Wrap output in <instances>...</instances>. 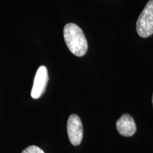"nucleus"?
Returning a JSON list of instances; mask_svg holds the SVG:
<instances>
[{
  "label": "nucleus",
  "instance_id": "1",
  "mask_svg": "<svg viewBox=\"0 0 153 153\" xmlns=\"http://www.w3.org/2000/svg\"><path fill=\"white\" fill-rule=\"evenodd\" d=\"M63 36L68 49L77 57L84 56L87 52L88 43L85 33L81 28L73 23L65 26Z\"/></svg>",
  "mask_w": 153,
  "mask_h": 153
},
{
  "label": "nucleus",
  "instance_id": "2",
  "mask_svg": "<svg viewBox=\"0 0 153 153\" xmlns=\"http://www.w3.org/2000/svg\"><path fill=\"white\" fill-rule=\"evenodd\" d=\"M136 30L142 38H148L153 34V0L145 5L136 23Z\"/></svg>",
  "mask_w": 153,
  "mask_h": 153
},
{
  "label": "nucleus",
  "instance_id": "3",
  "mask_svg": "<svg viewBox=\"0 0 153 153\" xmlns=\"http://www.w3.org/2000/svg\"><path fill=\"white\" fill-rule=\"evenodd\" d=\"M68 137L73 145H79L83 138V127L81 119L76 114H72L68 118L67 125Z\"/></svg>",
  "mask_w": 153,
  "mask_h": 153
},
{
  "label": "nucleus",
  "instance_id": "4",
  "mask_svg": "<svg viewBox=\"0 0 153 153\" xmlns=\"http://www.w3.org/2000/svg\"><path fill=\"white\" fill-rule=\"evenodd\" d=\"M48 82V72L46 67H39L34 78L33 85L31 90V97L33 99H39L45 92Z\"/></svg>",
  "mask_w": 153,
  "mask_h": 153
},
{
  "label": "nucleus",
  "instance_id": "5",
  "mask_svg": "<svg viewBox=\"0 0 153 153\" xmlns=\"http://www.w3.org/2000/svg\"><path fill=\"white\" fill-rule=\"evenodd\" d=\"M116 128L120 135L125 137L133 135L136 132L135 120L131 115L125 114L116 122Z\"/></svg>",
  "mask_w": 153,
  "mask_h": 153
},
{
  "label": "nucleus",
  "instance_id": "6",
  "mask_svg": "<svg viewBox=\"0 0 153 153\" xmlns=\"http://www.w3.org/2000/svg\"><path fill=\"white\" fill-rule=\"evenodd\" d=\"M22 153H45L41 148H38L36 145H31L22 151Z\"/></svg>",
  "mask_w": 153,
  "mask_h": 153
},
{
  "label": "nucleus",
  "instance_id": "7",
  "mask_svg": "<svg viewBox=\"0 0 153 153\" xmlns=\"http://www.w3.org/2000/svg\"><path fill=\"white\" fill-rule=\"evenodd\" d=\"M152 104H153V95H152Z\"/></svg>",
  "mask_w": 153,
  "mask_h": 153
}]
</instances>
